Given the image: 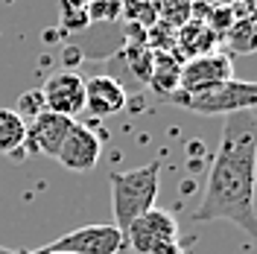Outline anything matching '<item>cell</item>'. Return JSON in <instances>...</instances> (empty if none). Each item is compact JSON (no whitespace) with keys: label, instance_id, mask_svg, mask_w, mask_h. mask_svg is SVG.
I'll return each instance as SVG.
<instances>
[{"label":"cell","instance_id":"obj_9","mask_svg":"<svg viewBox=\"0 0 257 254\" xmlns=\"http://www.w3.org/2000/svg\"><path fill=\"white\" fill-rule=\"evenodd\" d=\"M70 117H62V114L44 111L38 114L32 123H27V155H47V158H56L59 149H62V141L70 129Z\"/></svg>","mask_w":257,"mask_h":254},{"label":"cell","instance_id":"obj_3","mask_svg":"<svg viewBox=\"0 0 257 254\" xmlns=\"http://www.w3.org/2000/svg\"><path fill=\"white\" fill-rule=\"evenodd\" d=\"M178 102L181 108H187L193 114H202V117H213V114H237V111H248L257 105V85L254 82H242V79H225L219 85H213L210 91H202V94H173L167 96Z\"/></svg>","mask_w":257,"mask_h":254},{"label":"cell","instance_id":"obj_7","mask_svg":"<svg viewBox=\"0 0 257 254\" xmlns=\"http://www.w3.org/2000/svg\"><path fill=\"white\" fill-rule=\"evenodd\" d=\"M99 158H102V141H99V135L91 126L73 120L70 129H67V135H64L56 161L62 164L64 170H70V173H91L99 164Z\"/></svg>","mask_w":257,"mask_h":254},{"label":"cell","instance_id":"obj_10","mask_svg":"<svg viewBox=\"0 0 257 254\" xmlns=\"http://www.w3.org/2000/svg\"><path fill=\"white\" fill-rule=\"evenodd\" d=\"M128 94L123 82L111 79V76H94L85 79V111L94 117H114L126 108Z\"/></svg>","mask_w":257,"mask_h":254},{"label":"cell","instance_id":"obj_14","mask_svg":"<svg viewBox=\"0 0 257 254\" xmlns=\"http://www.w3.org/2000/svg\"><path fill=\"white\" fill-rule=\"evenodd\" d=\"M21 254H64V251H50V248H35V251H21Z\"/></svg>","mask_w":257,"mask_h":254},{"label":"cell","instance_id":"obj_4","mask_svg":"<svg viewBox=\"0 0 257 254\" xmlns=\"http://www.w3.org/2000/svg\"><path fill=\"white\" fill-rule=\"evenodd\" d=\"M126 248L135 254H187L178 242V222L164 207H152L126 228Z\"/></svg>","mask_w":257,"mask_h":254},{"label":"cell","instance_id":"obj_6","mask_svg":"<svg viewBox=\"0 0 257 254\" xmlns=\"http://www.w3.org/2000/svg\"><path fill=\"white\" fill-rule=\"evenodd\" d=\"M225 79H234V64L231 56L225 53H205V56H196L178 70V94H202L210 91L213 85H219Z\"/></svg>","mask_w":257,"mask_h":254},{"label":"cell","instance_id":"obj_5","mask_svg":"<svg viewBox=\"0 0 257 254\" xmlns=\"http://www.w3.org/2000/svg\"><path fill=\"white\" fill-rule=\"evenodd\" d=\"M44 248L64 254H123L126 251V237L114 222H96L53 239Z\"/></svg>","mask_w":257,"mask_h":254},{"label":"cell","instance_id":"obj_15","mask_svg":"<svg viewBox=\"0 0 257 254\" xmlns=\"http://www.w3.org/2000/svg\"><path fill=\"white\" fill-rule=\"evenodd\" d=\"M0 254H21V251H12V248H3V245H0Z\"/></svg>","mask_w":257,"mask_h":254},{"label":"cell","instance_id":"obj_2","mask_svg":"<svg viewBox=\"0 0 257 254\" xmlns=\"http://www.w3.org/2000/svg\"><path fill=\"white\" fill-rule=\"evenodd\" d=\"M158 184H161V158L149 161L144 167L126 170V173L108 175L114 225H117L123 234H126V228L135 222L138 216H144L146 210L155 207Z\"/></svg>","mask_w":257,"mask_h":254},{"label":"cell","instance_id":"obj_11","mask_svg":"<svg viewBox=\"0 0 257 254\" xmlns=\"http://www.w3.org/2000/svg\"><path fill=\"white\" fill-rule=\"evenodd\" d=\"M27 123L15 114V108H0V155H27Z\"/></svg>","mask_w":257,"mask_h":254},{"label":"cell","instance_id":"obj_13","mask_svg":"<svg viewBox=\"0 0 257 254\" xmlns=\"http://www.w3.org/2000/svg\"><path fill=\"white\" fill-rule=\"evenodd\" d=\"M251 32H254V21H251V15H245L240 24L231 27V38H228L231 47L242 50V53H251V50H254V35H251Z\"/></svg>","mask_w":257,"mask_h":254},{"label":"cell","instance_id":"obj_8","mask_svg":"<svg viewBox=\"0 0 257 254\" xmlns=\"http://www.w3.org/2000/svg\"><path fill=\"white\" fill-rule=\"evenodd\" d=\"M41 94H44L47 111H53V114H62V117L73 120L79 111H85V79L76 70H59V73H53L41 85Z\"/></svg>","mask_w":257,"mask_h":254},{"label":"cell","instance_id":"obj_12","mask_svg":"<svg viewBox=\"0 0 257 254\" xmlns=\"http://www.w3.org/2000/svg\"><path fill=\"white\" fill-rule=\"evenodd\" d=\"M47 111V105H44V94H41V88H30V91H24V94L18 96L15 102V114L24 120V123H32L38 114Z\"/></svg>","mask_w":257,"mask_h":254},{"label":"cell","instance_id":"obj_1","mask_svg":"<svg viewBox=\"0 0 257 254\" xmlns=\"http://www.w3.org/2000/svg\"><path fill=\"white\" fill-rule=\"evenodd\" d=\"M257 120L254 108L225 117L222 138L208 170L202 202L193 210L196 222H231L248 239H257L254 210Z\"/></svg>","mask_w":257,"mask_h":254}]
</instances>
